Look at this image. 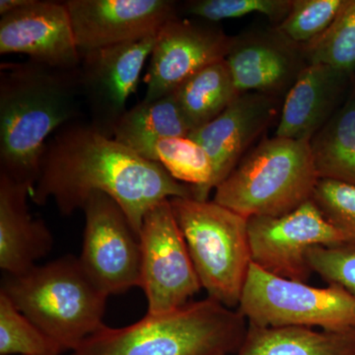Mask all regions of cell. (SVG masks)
<instances>
[{
    "label": "cell",
    "mask_w": 355,
    "mask_h": 355,
    "mask_svg": "<svg viewBox=\"0 0 355 355\" xmlns=\"http://www.w3.org/2000/svg\"><path fill=\"white\" fill-rule=\"evenodd\" d=\"M237 310L250 326L355 328V299L343 287H315L277 277L252 263Z\"/></svg>",
    "instance_id": "cell-7"
},
{
    "label": "cell",
    "mask_w": 355,
    "mask_h": 355,
    "mask_svg": "<svg viewBox=\"0 0 355 355\" xmlns=\"http://www.w3.org/2000/svg\"><path fill=\"white\" fill-rule=\"evenodd\" d=\"M84 270L108 295L139 287L141 243L127 214L116 200L94 193L84 203Z\"/></svg>",
    "instance_id": "cell-9"
},
{
    "label": "cell",
    "mask_w": 355,
    "mask_h": 355,
    "mask_svg": "<svg viewBox=\"0 0 355 355\" xmlns=\"http://www.w3.org/2000/svg\"><path fill=\"white\" fill-rule=\"evenodd\" d=\"M32 189L0 173V268L4 275H20L48 256L53 234L28 207Z\"/></svg>",
    "instance_id": "cell-18"
},
{
    "label": "cell",
    "mask_w": 355,
    "mask_h": 355,
    "mask_svg": "<svg viewBox=\"0 0 355 355\" xmlns=\"http://www.w3.org/2000/svg\"><path fill=\"white\" fill-rule=\"evenodd\" d=\"M307 259L313 273L328 284L343 287L355 299V237L311 248Z\"/></svg>",
    "instance_id": "cell-28"
},
{
    "label": "cell",
    "mask_w": 355,
    "mask_h": 355,
    "mask_svg": "<svg viewBox=\"0 0 355 355\" xmlns=\"http://www.w3.org/2000/svg\"><path fill=\"white\" fill-rule=\"evenodd\" d=\"M319 180L310 140L275 135L241 159L212 200L248 219L282 216L311 200Z\"/></svg>",
    "instance_id": "cell-5"
},
{
    "label": "cell",
    "mask_w": 355,
    "mask_h": 355,
    "mask_svg": "<svg viewBox=\"0 0 355 355\" xmlns=\"http://www.w3.org/2000/svg\"><path fill=\"white\" fill-rule=\"evenodd\" d=\"M64 350L0 292V355H62Z\"/></svg>",
    "instance_id": "cell-25"
},
{
    "label": "cell",
    "mask_w": 355,
    "mask_h": 355,
    "mask_svg": "<svg viewBox=\"0 0 355 355\" xmlns=\"http://www.w3.org/2000/svg\"><path fill=\"white\" fill-rule=\"evenodd\" d=\"M191 132L176 97L171 93L154 101L142 100L128 110L114 128L113 137L135 151L154 140L189 137Z\"/></svg>",
    "instance_id": "cell-23"
},
{
    "label": "cell",
    "mask_w": 355,
    "mask_h": 355,
    "mask_svg": "<svg viewBox=\"0 0 355 355\" xmlns=\"http://www.w3.org/2000/svg\"><path fill=\"white\" fill-rule=\"evenodd\" d=\"M0 53H20L51 69H79L80 51L64 1L31 0L1 16Z\"/></svg>",
    "instance_id": "cell-14"
},
{
    "label": "cell",
    "mask_w": 355,
    "mask_h": 355,
    "mask_svg": "<svg viewBox=\"0 0 355 355\" xmlns=\"http://www.w3.org/2000/svg\"><path fill=\"white\" fill-rule=\"evenodd\" d=\"M233 40L234 37L225 34L216 23L180 15L168 21L156 35L144 78V101L171 94L200 70L225 60Z\"/></svg>",
    "instance_id": "cell-12"
},
{
    "label": "cell",
    "mask_w": 355,
    "mask_h": 355,
    "mask_svg": "<svg viewBox=\"0 0 355 355\" xmlns=\"http://www.w3.org/2000/svg\"><path fill=\"white\" fill-rule=\"evenodd\" d=\"M240 93L286 96L307 67L302 46L292 43L277 28L234 36L225 58Z\"/></svg>",
    "instance_id": "cell-15"
},
{
    "label": "cell",
    "mask_w": 355,
    "mask_h": 355,
    "mask_svg": "<svg viewBox=\"0 0 355 355\" xmlns=\"http://www.w3.org/2000/svg\"><path fill=\"white\" fill-rule=\"evenodd\" d=\"M291 6L292 0H191L184 2L179 11L212 23L261 14L279 25L291 11Z\"/></svg>",
    "instance_id": "cell-27"
},
{
    "label": "cell",
    "mask_w": 355,
    "mask_h": 355,
    "mask_svg": "<svg viewBox=\"0 0 355 355\" xmlns=\"http://www.w3.org/2000/svg\"><path fill=\"white\" fill-rule=\"evenodd\" d=\"M248 322L238 310L209 297L161 314H148L123 328L102 329L71 355L235 354Z\"/></svg>",
    "instance_id": "cell-3"
},
{
    "label": "cell",
    "mask_w": 355,
    "mask_h": 355,
    "mask_svg": "<svg viewBox=\"0 0 355 355\" xmlns=\"http://www.w3.org/2000/svg\"><path fill=\"white\" fill-rule=\"evenodd\" d=\"M279 112V98L242 93L214 120L189 135L205 149L214 167L212 190L227 178Z\"/></svg>",
    "instance_id": "cell-16"
},
{
    "label": "cell",
    "mask_w": 355,
    "mask_h": 355,
    "mask_svg": "<svg viewBox=\"0 0 355 355\" xmlns=\"http://www.w3.org/2000/svg\"><path fill=\"white\" fill-rule=\"evenodd\" d=\"M302 50L308 64L329 65L352 76L355 69V0H345L328 29Z\"/></svg>",
    "instance_id": "cell-24"
},
{
    "label": "cell",
    "mask_w": 355,
    "mask_h": 355,
    "mask_svg": "<svg viewBox=\"0 0 355 355\" xmlns=\"http://www.w3.org/2000/svg\"><path fill=\"white\" fill-rule=\"evenodd\" d=\"M135 153L159 163L178 182L193 188V198L209 200L212 191L214 167L209 156L189 137H167L139 146Z\"/></svg>",
    "instance_id": "cell-22"
},
{
    "label": "cell",
    "mask_w": 355,
    "mask_h": 355,
    "mask_svg": "<svg viewBox=\"0 0 355 355\" xmlns=\"http://www.w3.org/2000/svg\"><path fill=\"white\" fill-rule=\"evenodd\" d=\"M169 202L207 297L238 308L252 265L248 218L214 200Z\"/></svg>",
    "instance_id": "cell-6"
},
{
    "label": "cell",
    "mask_w": 355,
    "mask_h": 355,
    "mask_svg": "<svg viewBox=\"0 0 355 355\" xmlns=\"http://www.w3.org/2000/svg\"><path fill=\"white\" fill-rule=\"evenodd\" d=\"M78 69L0 65V173L33 190L46 142L80 113Z\"/></svg>",
    "instance_id": "cell-2"
},
{
    "label": "cell",
    "mask_w": 355,
    "mask_h": 355,
    "mask_svg": "<svg viewBox=\"0 0 355 355\" xmlns=\"http://www.w3.org/2000/svg\"><path fill=\"white\" fill-rule=\"evenodd\" d=\"M318 177L355 187V88L310 140Z\"/></svg>",
    "instance_id": "cell-20"
},
{
    "label": "cell",
    "mask_w": 355,
    "mask_h": 355,
    "mask_svg": "<svg viewBox=\"0 0 355 355\" xmlns=\"http://www.w3.org/2000/svg\"><path fill=\"white\" fill-rule=\"evenodd\" d=\"M234 355H355V328L330 331L248 324L244 340Z\"/></svg>",
    "instance_id": "cell-19"
},
{
    "label": "cell",
    "mask_w": 355,
    "mask_h": 355,
    "mask_svg": "<svg viewBox=\"0 0 355 355\" xmlns=\"http://www.w3.org/2000/svg\"><path fill=\"white\" fill-rule=\"evenodd\" d=\"M0 292L65 352H74L103 323L109 295L91 279L78 257L4 275Z\"/></svg>",
    "instance_id": "cell-4"
},
{
    "label": "cell",
    "mask_w": 355,
    "mask_h": 355,
    "mask_svg": "<svg viewBox=\"0 0 355 355\" xmlns=\"http://www.w3.org/2000/svg\"><path fill=\"white\" fill-rule=\"evenodd\" d=\"M312 200L334 227L347 237H355V187L319 180Z\"/></svg>",
    "instance_id": "cell-29"
},
{
    "label": "cell",
    "mask_w": 355,
    "mask_h": 355,
    "mask_svg": "<svg viewBox=\"0 0 355 355\" xmlns=\"http://www.w3.org/2000/svg\"><path fill=\"white\" fill-rule=\"evenodd\" d=\"M139 287L148 314L169 312L191 302L202 289L169 200L151 207L142 220Z\"/></svg>",
    "instance_id": "cell-8"
},
{
    "label": "cell",
    "mask_w": 355,
    "mask_h": 355,
    "mask_svg": "<svg viewBox=\"0 0 355 355\" xmlns=\"http://www.w3.org/2000/svg\"><path fill=\"white\" fill-rule=\"evenodd\" d=\"M350 76L310 64L284 96L275 137L311 140L342 107Z\"/></svg>",
    "instance_id": "cell-17"
},
{
    "label": "cell",
    "mask_w": 355,
    "mask_h": 355,
    "mask_svg": "<svg viewBox=\"0 0 355 355\" xmlns=\"http://www.w3.org/2000/svg\"><path fill=\"white\" fill-rule=\"evenodd\" d=\"M31 0H1L0 1V15L3 16L9 12L27 6Z\"/></svg>",
    "instance_id": "cell-30"
},
{
    "label": "cell",
    "mask_w": 355,
    "mask_h": 355,
    "mask_svg": "<svg viewBox=\"0 0 355 355\" xmlns=\"http://www.w3.org/2000/svg\"><path fill=\"white\" fill-rule=\"evenodd\" d=\"M109 196L120 205L135 232L151 207L172 198H193V188L178 182L162 165L142 158L94 127L73 121L46 142L33 202H55L71 216L92 193Z\"/></svg>",
    "instance_id": "cell-1"
},
{
    "label": "cell",
    "mask_w": 355,
    "mask_h": 355,
    "mask_svg": "<svg viewBox=\"0 0 355 355\" xmlns=\"http://www.w3.org/2000/svg\"><path fill=\"white\" fill-rule=\"evenodd\" d=\"M343 2L345 0H292L291 11L275 28L292 43L305 46L328 29Z\"/></svg>",
    "instance_id": "cell-26"
},
{
    "label": "cell",
    "mask_w": 355,
    "mask_h": 355,
    "mask_svg": "<svg viewBox=\"0 0 355 355\" xmlns=\"http://www.w3.org/2000/svg\"><path fill=\"white\" fill-rule=\"evenodd\" d=\"M64 4L80 53L153 36L180 15L179 4L169 0H67Z\"/></svg>",
    "instance_id": "cell-13"
},
{
    "label": "cell",
    "mask_w": 355,
    "mask_h": 355,
    "mask_svg": "<svg viewBox=\"0 0 355 355\" xmlns=\"http://www.w3.org/2000/svg\"><path fill=\"white\" fill-rule=\"evenodd\" d=\"M156 35L80 53L79 83L90 111V125L110 137L127 113L128 97L137 91Z\"/></svg>",
    "instance_id": "cell-11"
},
{
    "label": "cell",
    "mask_w": 355,
    "mask_h": 355,
    "mask_svg": "<svg viewBox=\"0 0 355 355\" xmlns=\"http://www.w3.org/2000/svg\"><path fill=\"white\" fill-rule=\"evenodd\" d=\"M252 263L261 270L297 282L312 275L307 253L349 239L324 218L312 198L284 216L248 219Z\"/></svg>",
    "instance_id": "cell-10"
},
{
    "label": "cell",
    "mask_w": 355,
    "mask_h": 355,
    "mask_svg": "<svg viewBox=\"0 0 355 355\" xmlns=\"http://www.w3.org/2000/svg\"><path fill=\"white\" fill-rule=\"evenodd\" d=\"M173 93L191 132L214 120L241 94L225 60L207 65Z\"/></svg>",
    "instance_id": "cell-21"
}]
</instances>
